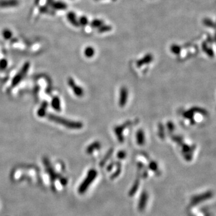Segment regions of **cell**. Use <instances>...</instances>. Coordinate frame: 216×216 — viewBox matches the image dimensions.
Masks as SVG:
<instances>
[{
  "label": "cell",
  "mask_w": 216,
  "mask_h": 216,
  "mask_svg": "<svg viewBox=\"0 0 216 216\" xmlns=\"http://www.w3.org/2000/svg\"><path fill=\"white\" fill-rule=\"evenodd\" d=\"M111 30V27L108 25H104V26H101V27L99 29V32L100 33H104L108 31H110Z\"/></svg>",
  "instance_id": "19"
},
{
  "label": "cell",
  "mask_w": 216,
  "mask_h": 216,
  "mask_svg": "<svg viewBox=\"0 0 216 216\" xmlns=\"http://www.w3.org/2000/svg\"><path fill=\"white\" fill-rule=\"evenodd\" d=\"M80 24H81V25H86V24L88 23V20H87V18H86L85 17H82L80 19Z\"/></svg>",
  "instance_id": "21"
},
{
  "label": "cell",
  "mask_w": 216,
  "mask_h": 216,
  "mask_svg": "<svg viewBox=\"0 0 216 216\" xmlns=\"http://www.w3.org/2000/svg\"><path fill=\"white\" fill-rule=\"evenodd\" d=\"M213 196V193L211 191H208L202 194H199L198 195H196L191 198V203L193 205H198L203 201L208 200L211 198Z\"/></svg>",
  "instance_id": "3"
},
{
  "label": "cell",
  "mask_w": 216,
  "mask_h": 216,
  "mask_svg": "<svg viewBox=\"0 0 216 216\" xmlns=\"http://www.w3.org/2000/svg\"><path fill=\"white\" fill-rule=\"evenodd\" d=\"M29 67H30V64L29 63H26L24 65V67L22 68L20 72L13 79V80L12 81V85L13 86L16 85L17 83H19V82H20V81L22 79V78L26 75V73H27V71L29 69Z\"/></svg>",
  "instance_id": "4"
},
{
  "label": "cell",
  "mask_w": 216,
  "mask_h": 216,
  "mask_svg": "<svg viewBox=\"0 0 216 216\" xmlns=\"http://www.w3.org/2000/svg\"><path fill=\"white\" fill-rule=\"evenodd\" d=\"M118 157L119 159H123L125 157V153L124 152V151H120L118 154Z\"/></svg>",
  "instance_id": "22"
},
{
  "label": "cell",
  "mask_w": 216,
  "mask_h": 216,
  "mask_svg": "<svg viewBox=\"0 0 216 216\" xmlns=\"http://www.w3.org/2000/svg\"><path fill=\"white\" fill-rule=\"evenodd\" d=\"M94 52H95L94 49L92 47L86 48V49H85V51H84L85 55L88 58L93 57L94 55Z\"/></svg>",
  "instance_id": "12"
},
{
  "label": "cell",
  "mask_w": 216,
  "mask_h": 216,
  "mask_svg": "<svg viewBox=\"0 0 216 216\" xmlns=\"http://www.w3.org/2000/svg\"><path fill=\"white\" fill-rule=\"evenodd\" d=\"M112 151H113V149H110V150H109V153H107V154L106 155V156H105V157H104V160L101 162V163H100V165L103 166V165L104 164V163H105L106 162H107V160L109 159V157L110 156H111L112 153Z\"/></svg>",
  "instance_id": "18"
},
{
  "label": "cell",
  "mask_w": 216,
  "mask_h": 216,
  "mask_svg": "<svg viewBox=\"0 0 216 216\" xmlns=\"http://www.w3.org/2000/svg\"><path fill=\"white\" fill-rule=\"evenodd\" d=\"M103 24V22L102 20H99V19H95L92 22L91 26L94 28H99L101 26H102Z\"/></svg>",
  "instance_id": "15"
},
{
  "label": "cell",
  "mask_w": 216,
  "mask_h": 216,
  "mask_svg": "<svg viewBox=\"0 0 216 216\" xmlns=\"http://www.w3.org/2000/svg\"><path fill=\"white\" fill-rule=\"evenodd\" d=\"M128 99V90L125 87H123L120 90L119 104L121 107H124Z\"/></svg>",
  "instance_id": "6"
},
{
  "label": "cell",
  "mask_w": 216,
  "mask_h": 216,
  "mask_svg": "<svg viewBox=\"0 0 216 216\" xmlns=\"http://www.w3.org/2000/svg\"><path fill=\"white\" fill-rule=\"evenodd\" d=\"M46 107H47V104H46V103H43L42 104L41 107H40V109L38 111V116L43 117V116L45 115V112H46Z\"/></svg>",
  "instance_id": "13"
},
{
  "label": "cell",
  "mask_w": 216,
  "mask_h": 216,
  "mask_svg": "<svg viewBox=\"0 0 216 216\" xmlns=\"http://www.w3.org/2000/svg\"><path fill=\"white\" fill-rule=\"evenodd\" d=\"M204 24L205 25L209 27H214V24L212 22V21L209 19H205L204 20Z\"/></svg>",
  "instance_id": "17"
},
{
  "label": "cell",
  "mask_w": 216,
  "mask_h": 216,
  "mask_svg": "<svg viewBox=\"0 0 216 216\" xmlns=\"http://www.w3.org/2000/svg\"><path fill=\"white\" fill-rule=\"evenodd\" d=\"M148 199V194L146 191H144L141 194V196H140L138 205V208L139 211H142L145 209L146 204H147Z\"/></svg>",
  "instance_id": "5"
},
{
  "label": "cell",
  "mask_w": 216,
  "mask_h": 216,
  "mask_svg": "<svg viewBox=\"0 0 216 216\" xmlns=\"http://www.w3.org/2000/svg\"><path fill=\"white\" fill-rule=\"evenodd\" d=\"M48 118L56 123L62 125H64L69 128H73V129H79L82 127L83 125L81 122L78 121H73L67 120L66 118H62L61 117L57 116L54 114H49L48 116Z\"/></svg>",
  "instance_id": "1"
},
{
  "label": "cell",
  "mask_w": 216,
  "mask_h": 216,
  "mask_svg": "<svg viewBox=\"0 0 216 216\" xmlns=\"http://www.w3.org/2000/svg\"><path fill=\"white\" fill-rule=\"evenodd\" d=\"M52 106L55 110L58 111H59L61 110V104L59 98L55 97L53 99L52 101Z\"/></svg>",
  "instance_id": "11"
},
{
  "label": "cell",
  "mask_w": 216,
  "mask_h": 216,
  "mask_svg": "<svg viewBox=\"0 0 216 216\" xmlns=\"http://www.w3.org/2000/svg\"><path fill=\"white\" fill-rule=\"evenodd\" d=\"M136 139L138 145H142L145 143V135L142 129L139 130L136 133Z\"/></svg>",
  "instance_id": "8"
},
{
  "label": "cell",
  "mask_w": 216,
  "mask_h": 216,
  "mask_svg": "<svg viewBox=\"0 0 216 216\" xmlns=\"http://www.w3.org/2000/svg\"><path fill=\"white\" fill-rule=\"evenodd\" d=\"M170 50L172 53H174L175 54H179L180 52H181V48L180 46L177 45H173L171 46Z\"/></svg>",
  "instance_id": "16"
},
{
  "label": "cell",
  "mask_w": 216,
  "mask_h": 216,
  "mask_svg": "<svg viewBox=\"0 0 216 216\" xmlns=\"http://www.w3.org/2000/svg\"><path fill=\"white\" fill-rule=\"evenodd\" d=\"M152 60H153L152 55H151V54H148L145 57H144V58L138 61L137 62V64L138 66H141L144 64L149 63Z\"/></svg>",
  "instance_id": "9"
},
{
  "label": "cell",
  "mask_w": 216,
  "mask_h": 216,
  "mask_svg": "<svg viewBox=\"0 0 216 216\" xmlns=\"http://www.w3.org/2000/svg\"><path fill=\"white\" fill-rule=\"evenodd\" d=\"M69 84L70 86V87L73 89L75 94L78 96H81L83 95V90L81 88H80L79 86L76 85L75 83V81L73 79L70 78L69 79Z\"/></svg>",
  "instance_id": "7"
},
{
  "label": "cell",
  "mask_w": 216,
  "mask_h": 216,
  "mask_svg": "<svg viewBox=\"0 0 216 216\" xmlns=\"http://www.w3.org/2000/svg\"><path fill=\"white\" fill-rule=\"evenodd\" d=\"M139 184H140L139 183V180L138 178L135 181V183H134L132 187L131 188L130 190L129 191V193H128L129 196H133L134 195V194H135V193H136V191H137V190L138 189V187L139 186Z\"/></svg>",
  "instance_id": "10"
},
{
  "label": "cell",
  "mask_w": 216,
  "mask_h": 216,
  "mask_svg": "<svg viewBox=\"0 0 216 216\" xmlns=\"http://www.w3.org/2000/svg\"><path fill=\"white\" fill-rule=\"evenodd\" d=\"M100 146V145L99 142H94L93 144H92L90 146H88V149H87V151L88 153H91L93 152V151L96 149H99Z\"/></svg>",
  "instance_id": "14"
},
{
  "label": "cell",
  "mask_w": 216,
  "mask_h": 216,
  "mask_svg": "<svg viewBox=\"0 0 216 216\" xmlns=\"http://www.w3.org/2000/svg\"><path fill=\"white\" fill-rule=\"evenodd\" d=\"M97 175V172L94 169H91L86 176L85 180L83 181L82 184L80 186L79 191L80 193H83L86 190L88 189L90 185L95 180Z\"/></svg>",
  "instance_id": "2"
},
{
  "label": "cell",
  "mask_w": 216,
  "mask_h": 216,
  "mask_svg": "<svg viewBox=\"0 0 216 216\" xmlns=\"http://www.w3.org/2000/svg\"><path fill=\"white\" fill-rule=\"evenodd\" d=\"M149 167H150V169H151V170H153V171H156V170H157V165L156 164V162H151V163H150V165H149Z\"/></svg>",
  "instance_id": "20"
}]
</instances>
